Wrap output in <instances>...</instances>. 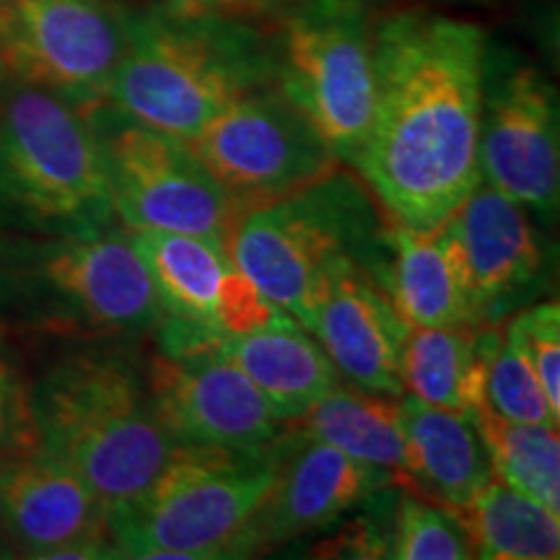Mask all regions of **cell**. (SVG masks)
Segmentation results:
<instances>
[{"mask_svg":"<svg viewBox=\"0 0 560 560\" xmlns=\"http://www.w3.org/2000/svg\"><path fill=\"white\" fill-rule=\"evenodd\" d=\"M486 55L470 21L397 13L374 30V115L353 166L389 219L439 226L480 185Z\"/></svg>","mask_w":560,"mask_h":560,"instance_id":"1","label":"cell"},{"mask_svg":"<svg viewBox=\"0 0 560 560\" xmlns=\"http://www.w3.org/2000/svg\"><path fill=\"white\" fill-rule=\"evenodd\" d=\"M34 425L47 452L117 511L164 472L179 444L153 410L145 369L125 348L75 350L32 384Z\"/></svg>","mask_w":560,"mask_h":560,"instance_id":"2","label":"cell"},{"mask_svg":"<svg viewBox=\"0 0 560 560\" xmlns=\"http://www.w3.org/2000/svg\"><path fill=\"white\" fill-rule=\"evenodd\" d=\"M276 47L240 19L136 13L125 16V47L104 102L192 140L236 100L276 83Z\"/></svg>","mask_w":560,"mask_h":560,"instance_id":"3","label":"cell"},{"mask_svg":"<svg viewBox=\"0 0 560 560\" xmlns=\"http://www.w3.org/2000/svg\"><path fill=\"white\" fill-rule=\"evenodd\" d=\"M164 306L120 223L91 236H0V325L125 340L156 330Z\"/></svg>","mask_w":560,"mask_h":560,"instance_id":"4","label":"cell"},{"mask_svg":"<svg viewBox=\"0 0 560 560\" xmlns=\"http://www.w3.org/2000/svg\"><path fill=\"white\" fill-rule=\"evenodd\" d=\"M117 226L89 112L0 83V236H91Z\"/></svg>","mask_w":560,"mask_h":560,"instance_id":"5","label":"cell"},{"mask_svg":"<svg viewBox=\"0 0 560 560\" xmlns=\"http://www.w3.org/2000/svg\"><path fill=\"white\" fill-rule=\"evenodd\" d=\"M387 215L363 179L350 172L325 177L244 210L229 255L244 276L304 327L317 285L342 262L371 270L380 260Z\"/></svg>","mask_w":560,"mask_h":560,"instance_id":"6","label":"cell"},{"mask_svg":"<svg viewBox=\"0 0 560 560\" xmlns=\"http://www.w3.org/2000/svg\"><path fill=\"white\" fill-rule=\"evenodd\" d=\"M276 439L249 450L179 446L145 493L112 511L120 558H234L276 478Z\"/></svg>","mask_w":560,"mask_h":560,"instance_id":"7","label":"cell"},{"mask_svg":"<svg viewBox=\"0 0 560 560\" xmlns=\"http://www.w3.org/2000/svg\"><path fill=\"white\" fill-rule=\"evenodd\" d=\"M100 138L117 223L128 231H174L229 249L242 210L208 172L190 140L102 102L89 109Z\"/></svg>","mask_w":560,"mask_h":560,"instance_id":"8","label":"cell"},{"mask_svg":"<svg viewBox=\"0 0 560 560\" xmlns=\"http://www.w3.org/2000/svg\"><path fill=\"white\" fill-rule=\"evenodd\" d=\"M276 52L280 94L340 164H353L374 115V26L366 3L301 0Z\"/></svg>","mask_w":560,"mask_h":560,"instance_id":"9","label":"cell"},{"mask_svg":"<svg viewBox=\"0 0 560 560\" xmlns=\"http://www.w3.org/2000/svg\"><path fill=\"white\" fill-rule=\"evenodd\" d=\"M159 350L143 363L153 410L179 446L249 450L270 444L283 420L206 327L164 314Z\"/></svg>","mask_w":560,"mask_h":560,"instance_id":"10","label":"cell"},{"mask_svg":"<svg viewBox=\"0 0 560 560\" xmlns=\"http://www.w3.org/2000/svg\"><path fill=\"white\" fill-rule=\"evenodd\" d=\"M125 47V13L107 0H0V83L100 107Z\"/></svg>","mask_w":560,"mask_h":560,"instance_id":"11","label":"cell"},{"mask_svg":"<svg viewBox=\"0 0 560 560\" xmlns=\"http://www.w3.org/2000/svg\"><path fill=\"white\" fill-rule=\"evenodd\" d=\"M190 145L242 213L340 166L317 130L272 83L223 109Z\"/></svg>","mask_w":560,"mask_h":560,"instance_id":"12","label":"cell"},{"mask_svg":"<svg viewBox=\"0 0 560 560\" xmlns=\"http://www.w3.org/2000/svg\"><path fill=\"white\" fill-rule=\"evenodd\" d=\"M480 182L516 200L540 223L560 200L558 96L529 62L486 55L478 136Z\"/></svg>","mask_w":560,"mask_h":560,"instance_id":"13","label":"cell"},{"mask_svg":"<svg viewBox=\"0 0 560 560\" xmlns=\"http://www.w3.org/2000/svg\"><path fill=\"white\" fill-rule=\"evenodd\" d=\"M395 475L342 454L285 423L276 439V478L262 506L236 540L234 558H249L301 535L338 524Z\"/></svg>","mask_w":560,"mask_h":560,"instance_id":"14","label":"cell"},{"mask_svg":"<svg viewBox=\"0 0 560 560\" xmlns=\"http://www.w3.org/2000/svg\"><path fill=\"white\" fill-rule=\"evenodd\" d=\"M441 223L480 325H499L548 283V240L529 210L495 187L480 182Z\"/></svg>","mask_w":560,"mask_h":560,"instance_id":"15","label":"cell"},{"mask_svg":"<svg viewBox=\"0 0 560 560\" xmlns=\"http://www.w3.org/2000/svg\"><path fill=\"white\" fill-rule=\"evenodd\" d=\"M0 529L26 558H120L107 503L42 450L0 462Z\"/></svg>","mask_w":560,"mask_h":560,"instance_id":"16","label":"cell"},{"mask_svg":"<svg viewBox=\"0 0 560 560\" xmlns=\"http://www.w3.org/2000/svg\"><path fill=\"white\" fill-rule=\"evenodd\" d=\"M128 234L151 272L164 314L215 335L255 332L291 319L236 268L221 244L174 231Z\"/></svg>","mask_w":560,"mask_h":560,"instance_id":"17","label":"cell"},{"mask_svg":"<svg viewBox=\"0 0 560 560\" xmlns=\"http://www.w3.org/2000/svg\"><path fill=\"white\" fill-rule=\"evenodd\" d=\"M304 327L340 380L361 389L402 395L400 359L410 325L376 278L359 262H342L314 291Z\"/></svg>","mask_w":560,"mask_h":560,"instance_id":"18","label":"cell"},{"mask_svg":"<svg viewBox=\"0 0 560 560\" xmlns=\"http://www.w3.org/2000/svg\"><path fill=\"white\" fill-rule=\"evenodd\" d=\"M369 272L410 327H482L444 223L416 229L387 215L380 260Z\"/></svg>","mask_w":560,"mask_h":560,"instance_id":"19","label":"cell"},{"mask_svg":"<svg viewBox=\"0 0 560 560\" xmlns=\"http://www.w3.org/2000/svg\"><path fill=\"white\" fill-rule=\"evenodd\" d=\"M402 488L459 509L493 478L475 416L436 408L402 392Z\"/></svg>","mask_w":560,"mask_h":560,"instance_id":"20","label":"cell"},{"mask_svg":"<svg viewBox=\"0 0 560 560\" xmlns=\"http://www.w3.org/2000/svg\"><path fill=\"white\" fill-rule=\"evenodd\" d=\"M210 342L247 374L283 423L304 416L340 382L317 338L293 317L244 335L210 332Z\"/></svg>","mask_w":560,"mask_h":560,"instance_id":"21","label":"cell"},{"mask_svg":"<svg viewBox=\"0 0 560 560\" xmlns=\"http://www.w3.org/2000/svg\"><path fill=\"white\" fill-rule=\"evenodd\" d=\"M493 327H410L400 359L402 392L436 408L475 416L486 402Z\"/></svg>","mask_w":560,"mask_h":560,"instance_id":"22","label":"cell"},{"mask_svg":"<svg viewBox=\"0 0 560 560\" xmlns=\"http://www.w3.org/2000/svg\"><path fill=\"white\" fill-rule=\"evenodd\" d=\"M291 425L348 457L392 472L402 488L400 397L338 382Z\"/></svg>","mask_w":560,"mask_h":560,"instance_id":"23","label":"cell"},{"mask_svg":"<svg viewBox=\"0 0 560 560\" xmlns=\"http://www.w3.org/2000/svg\"><path fill=\"white\" fill-rule=\"evenodd\" d=\"M457 516L472 558L556 560L560 556V514L490 478L470 503L450 509Z\"/></svg>","mask_w":560,"mask_h":560,"instance_id":"24","label":"cell"},{"mask_svg":"<svg viewBox=\"0 0 560 560\" xmlns=\"http://www.w3.org/2000/svg\"><path fill=\"white\" fill-rule=\"evenodd\" d=\"M493 478L560 514V441L556 425L520 423L488 408L475 410Z\"/></svg>","mask_w":560,"mask_h":560,"instance_id":"25","label":"cell"},{"mask_svg":"<svg viewBox=\"0 0 560 560\" xmlns=\"http://www.w3.org/2000/svg\"><path fill=\"white\" fill-rule=\"evenodd\" d=\"M486 405L499 416L520 423L556 425L560 416L550 408L542 384L520 342L506 325L493 327L486 359Z\"/></svg>","mask_w":560,"mask_h":560,"instance_id":"26","label":"cell"},{"mask_svg":"<svg viewBox=\"0 0 560 560\" xmlns=\"http://www.w3.org/2000/svg\"><path fill=\"white\" fill-rule=\"evenodd\" d=\"M392 560H465L472 558L470 540L454 511L412 490H397L392 514Z\"/></svg>","mask_w":560,"mask_h":560,"instance_id":"27","label":"cell"},{"mask_svg":"<svg viewBox=\"0 0 560 560\" xmlns=\"http://www.w3.org/2000/svg\"><path fill=\"white\" fill-rule=\"evenodd\" d=\"M397 488L387 486L371 493L359 509L350 511V520L338 532H332L330 540L314 548L317 558H389L392 540V514H395Z\"/></svg>","mask_w":560,"mask_h":560,"instance_id":"28","label":"cell"},{"mask_svg":"<svg viewBox=\"0 0 560 560\" xmlns=\"http://www.w3.org/2000/svg\"><path fill=\"white\" fill-rule=\"evenodd\" d=\"M506 327L527 355L550 408L560 416V306L545 301L506 319Z\"/></svg>","mask_w":560,"mask_h":560,"instance_id":"29","label":"cell"},{"mask_svg":"<svg viewBox=\"0 0 560 560\" xmlns=\"http://www.w3.org/2000/svg\"><path fill=\"white\" fill-rule=\"evenodd\" d=\"M39 450L34 425L32 384L0 342V462Z\"/></svg>","mask_w":560,"mask_h":560,"instance_id":"30","label":"cell"},{"mask_svg":"<svg viewBox=\"0 0 560 560\" xmlns=\"http://www.w3.org/2000/svg\"><path fill=\"white\" fill-rule=\"evenodd\" d=\"M276 0H164V9L177 16H240L268 9Z\"/></svg>","mask_w":560,"mask_h":560,"instance_id":"31","label":"cell"},{"mask_svg":"<svg viewBox=\"0 0 560 560\" xmlns=\"http://www.w3.org/2000/svg\"><path fill=\"white\" fill-rule=\"evenodd\" d=\"M9 548H11V545H9V540H5L3 529H0V558H3V556H11Z\"/></svg>","mask_w":560,"mask_h":560,"instance_id":"32","label":"cell"}]
</instances>
